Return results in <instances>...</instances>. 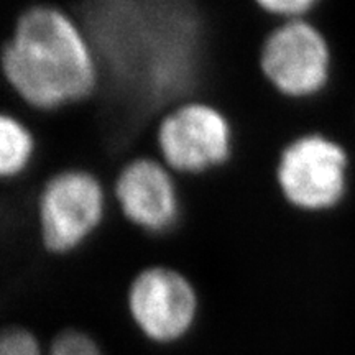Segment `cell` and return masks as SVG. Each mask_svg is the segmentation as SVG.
<instances>
[{
    "instance_id": "cell-1",
    "label": "cell",
    "mask_w": 355,
    "mask_h": 355,
    "mask_svg": "<svg viewBox=\"0 0 355 355\" xmlns=\"http://www.w3.org/2000/svg\"><path fill=\"white\" fill-rule=\"evenodd\" d=\"M2 69L28 104L55 109L89 96L97 81L94 53L79 26L53 7H35L17 21Z\"/></svg>"
},
{
    "instance_id": "cell-2",
    "label": "cell",
    "mask_w": 355,
    "mask_h": 355,
    "mask_svg": "<svg viewBox=\"0 0 355 355\" xmlns=\"http://www.w3.org/2000/svg\"><path fill=\"white\" fill-rule=\"evenodd\" d=\"M158 3H107L94 15L97 38L117 73L150 96L171 97L186 86L194 53L188 15Z\"/></svg>"
},
{
    "instance_id": "cell-3",
    "label": "cell",
    "mask_w": 355,
    "mask_h": 355,
    "mask_svg": "<svg viewBox=\"0 0 355 355\" xmlns=\"http://www.w3.org/2000/svg\"><path fill=\"white\" fill-rule=\"evenodd\" d=\"M104 216V193L86 171H64L51 178L40 198L44 245L68 252L92 234Z\"/></svg>"
},
{
    "instance_id": "cell-4",
    "label": "cell",
    "mask_w": 355,
    "mask_h": 355,
    "mask_svg": "<svg viewBox=\"0 0 355 355\" xmlns=\"http://www.w3.org/2000/svg\"><path fill=\"white\" fill-rule=\"evenodd\" d=\"M158 144L165 162L175 170L206 171L227 158L230 127L211 105L186 104L162 122Z\"/></svg>"
},
{
    "instance_id": "cell-5",
    "label": "cell",
    "mask_w": 355,
    "mask_h": 355,
    "mask_svg": "<svg viewBox=\"0 0 355 355\" xmlns=\"http://www.w3.org/2000/svg\"><path fill=\"white\" fill-rule=\"evenodd\" d=\"M345 155L332 141L304 137L288 146L278 165L283 194L304 209H322L339 201L344 191Z\"/></svg>"
},
{
    "instance_id": "cell-6",
    "label": "cell",
    "mask_w": 355,
    "mask_h": 355,
    "mask_svg": "<svg viewBox=\"0 0 355 355\" xmlns=\"http://www.w3.org/2000/svg\"><path fill=\"white\" fill-rule=\"evenodd\" d=\"M128 306L137 326L150 339L171 343L189 329L198 309L194 288L170 268H150L132 283Z\"/></svg>"
},
{
    "instance_id": "cell-7",
    "label": "cell",
    "mask_w": 355,
    "mask_h": 355,
    "mask_svg": "<svg viewBox=\"0 0 355 355\" xmlns=\"http://www.w3.org/2000/svg\"><path fill=\"white\" fill-rule=\"evenodd\" d=\"M329 51L318 30L293 20L270 35L261 51V69L288 96L316 92L327 79Z\"/></svg>"
},
{
    "instance_id": "cell-8",
    "label": "cell",
    "mask_w": 355,
    "mask_h": 355,
    "mask_svg": "<svg viewBox=\"0 0 355 355\" xmlns=\"http://www.w3.org/2000/svg\"><path fill=\"white\" fill-rule=\"evenodd\" d=\"M121 207L133 224L152 232L171 227L178 217V194L170 173L153 159L123 168L115 184Z\"/></svg>"
},
{
    "instance_id": "cell-9",
    "label": "cell",
    "mask_w": 355,
    "mask_h": 355,
    "mask_svg": "<svg viewBox=\"0 0 355 355\" xmlns=\"http://www.w3.org/2000/svg\"><path fill=\"white\" fill-rule=\"evenodd\" d=\"M32 152L30 132L15 119L0 114V178L13 176L24 170Z\"/></svg>"
},
{
    "instance_id": "cell-10",
    "label": "cell",
    "mask_w": 355,
    "mask_h": 355,
    "mask_svg": "<svg viewBox=\"0 0 355 355\" xmlns=\"http://www.w3.org/2000/svg\"><path fill=\"white\" fill-rule=\"evenodd\" d=\"M50 355H102L91 337L78 331H66L51 344Z\"/></svg>"
},
{
    "instance_id": "cell-11",
    "label": "cell",
    "mask_w": 355,
    "mask_h": 355,
    "mask_svg": "<svg viewBox=\"0 0 355 355\" xmlns=\"http://www.w3.org/2000/svg\"><path fill=\"white\" fill-rule=\"evenodd\" d=\"M0 355H42V350L30 332L8 329L0 334Z\"/></svg>"
},
{
    "instance_id": "cell-12",
    "label": "cell",
    "mask_w": 355,
    "mask_h": 355,
    "mask_svg": "<svg viewBox=\"0 0 355 355\" xmlns=\"http://www.w3.org/2000/svg\"><path fill=\"white\" fill-rule=\"evenodd\" d=\"M259 6L265 12L272 13V15L295 19V17H300L301 13L308 12L314 3L311 0H266V2H260Z\"/></svg>"
}]
</instances>
